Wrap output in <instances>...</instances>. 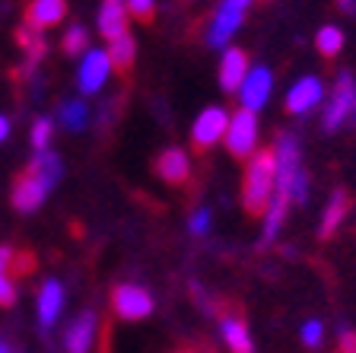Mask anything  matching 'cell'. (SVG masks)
Returning a JSON list of instances; mask_svg holds the SVG:
<instances>
[{
  "label": "cell",
  "instance_id": "cell-1",
  "mask_svg": "<svg viewBox=\"0 0 356 353\" xmlns=\"http://www.w3.org/2000/svg\"><path fill=\"white\" fill-rule=\"evenodd\" d=\"M274 188H277V162H274V150H258L248 159L245 169V182H242V204L248 214H267V207L274 201Z\"/></svg>",
  "mask_w": 356,
  "mask_h": 353
},
{
  "label": "cell",
  "instance_id": "cell-2",
  "mask_svg": "<svg viewBox=\"0 0 356 353\" xmlns=\"http://www.w3.org/2000/svg\"><path fill=\"white\" fill-rule=\"evenodd\" d=\"M353 118H356V80L350 74H341L331 89V102L325 109V127L337 131V127L353 121Z\"/></svg>",
  "mask_w": 356,
  "mask_h": 353
},
{
  "label": "cell",
  "instance_id": "cell-3",
  "mask_svg": "<svg viewBox=\"0 0 356 353\" xmlns=\"http://www.w3.org/2000/svg\"><path fill=\"white\" fill-rule=\"evenodd\" d=\"M111 309L124 322H140L153 312V293L137 283H118L111 290Z\"/></svg>",
  "mask_w": 356,
  "mask_h": 353
},
{
  "label": "cell",
  "instance_id": "cell-4",
  "mask_svg": "<svg viewBox=\"0 0 356 353\" xmlns=\"http://www.w3.org/2000/svg\"><path fill=\"white\" fill-rule=\"evenodd\" d=\"M254 147H258V121L254 111L238 109L236 115H229V131H226V150L238 159H252Z\"/></svg>",
  "mask_w": 356,
  "mask_h": 353
},
{
  "label": "cell",
  "instance_id": "cell-5",
  "mask_svg": "<svg viewBox=\"0 0 356 353\" xmlns=\"http://www.w3.org/2000/svg\"><path fill=\"white\" fill-rule=\"evenodd\" d=\"M245 13H248V0H226L220 3L210 19V29H207V45L213 48H222V45H229V38L236 36V29L242 26Z\"/></svg>",
  "mask_w": 356,
  "mask_h": 353
},
{
  "label": "cell",
  "instance_id": "cell-6",
  "mask_svg": "<svg viewBox=\"0 0 356 353\" xmlns=\"http://www.w3.org/2000/svg\"><path fill=\"white\" fill-rule=\"evenodd\" d=\"M274 162H277V191L289 198V188L302 175V166H299V143L293 134H280L274 143ZM293 204V201H289Z\"/></svg>",
  "mask_w": 356,
  "mask_h": 353
},
{
  "label": "cell",
  "instance_id": "cell-7",
  "mask_svg": "<svg viewBox=\"0 0 356 353\" xmlns=\"http://www.w3.org/2000/svg\"><path fill=\"white\" fill-rule=\"evenodd\" d=\"M226 131H229V115L222 109H216V105L213 109H204L191 127V143L204 153V150L213 147L216 140H226Z\"/></svg>",
  "mask_w": 356,
  "mask_h": 353
},
{
  "label": "cell",
  "instance_id": "cell-8",
  "mask_svg": "<svg viewBox=\"0 0 356 353\" xmlns=\"http://www.w3.org/2000/svg\"><path fill=\"white\" fill-rule=\"evenodd\" d=\"M108 74H111L108 52H99V48L86 52V54H83L80 70H76V83H80V93H83V96H92V93H99V89L105 86V80H108Z\"/></svg>",
  "mask_w": 356,
  "mask_h": 353
},
{
  "label": "cell",
  "instance_id": "cell-9",
  "mask_svg": "<svg viewBox=\"0 0 356 353\" xmlns=\"http://www.w3.org/2000/svg\"><path fill=\"white\" fill-rule=\"evenodd\" d=\"M48 191H51V188H48L35 172L22 169L19 178L13 182V207L19 210V214H32V210H38V207L44 204Z\"/></svg>",
  "mask_w": 356,
  "mask_h": 353
},
{
  "label": "cell",
  "instance_id": "cell-10",
  "mask_svg": "<svg viewBox=\"0 0 356 353\" xmlns=\"http://www.w3.org/2000/svg\"><path fill=\"white\" fill-rule=\"evenodd\" d=\"M270 86H274V77H270L267 67H254V70H248L242 89H238V96H242V109L245 111L264 109L267 96H270Z\"/></svg>",
  "mask_w": 356,
  "mask_h": 353
},
{
  "label": "cell",
  "instance_id": "cell-11",
  "mask_svg": "<svg viewBox=\"0 0 356 353\" xmlns=\"http://www.w3.org/2000/svg\"><path fill=\"white\" fill-rule=\"evenodd\" d=\"M321 99H325V86H321L318 77H302V80L286 93V111L305 115V111H312Z\"/></svg>",
  "mask_w": 356,
  "mask_h": 353
},
{
  "label": "cell",
  "instance_id": "cell-12",
  "mask_svg": "<svg viewBox=\"0 0 356 353\" xmlns=\"http://www.w3.org/2000/svg\"><path fill=\"white\" fill-rule=\"evenodd\" d=\"M26 26L29 29H51V26H58L60 19H67V3L64 0H32L29 7H26Z\"/></svg>",
  "mask_w": 356,
  "mask_h": 353
},
{
  "label": "cell",
  "instance_id": "cell-13",
  "mask_svg": "<svg viewBox=\"0 0 356 353\" xmlns=\"http://www.w3.org/2000/svg\"><path fill=\"white\" fill-rule=\"evenodd\" d=\"M252 64H248V54L242 48H226L220 61V86L222 89H242L245 77H248Z\"/></svg>",
  "mask_w": 356,
  "mask_h": 353
},
{
  "label": "cell",
  "instance_id": "cell-14",
  "mask_svg": "<svg viewBox=\"0 0 356 353\" xmlns=\"http://www.w3.org/2000/svg\"><path fill=\"white\" fill-rule=\"evenodd\" d=\"M60 312H64V287H60V280H44L38 290V324L51 328L60 318Z\"/></svg>",
  "mask_w": 356,
  "mask_h": 353
},
{
  "label": "cell",
  "instance_id": "cell-15",
  "mask_svg": "<svg viewBox=\"0 0 356 353\" xmlns=\"http://www.w3.org/2000/svg\"><path fill=\"white\" fill-rule=\"evenodd\" d=\"M156 172H159V178L169 185H185L188 182V172H191V159H188L185 150H163L159 153V159H156Z\"/></svg>",
  "mask_w": 356,
  "mask_h": 353
},
{
  "label": "cell",
  "instance_id": "cell-16",
  "mask_svg": "<svg viewBox=\"0 0 356 353\" xmlns=\"http://www.w3.org/2000/svg\"><path fill=\"white\" fill-rule=\"evenodd\" d=\"M99 32H102V38H108V42L127 36V3H121V0H105L102 7H99Z\"/></svg>",
  "mask_w": 356,
  "mask_h": 353
},
{
  "label": "cell",
  "instance_id": "cell-17",
  "mask_svg": "<svg viewBox=\"0 0 356 353\" xmlns=\"http://www.w3.org/2000/svg\"><path fill=\"white\" fill-rule=\"evenodd\" d=\"M92 338H96V312H83V315L70 324L64 344L70 353H86L89 347H92Z\"/></svg>",
  "mask_w": 356,
  "mask_h": 353
},
{
  "label": "cell",
  "instance_id": "cell-18",
  "mask_svg": "<svg viewBox=\"0 0 356 353\" xmlns=\"http://www.w3.org/2000/svg\"><path fill=\"white\" fill-rule=\"evenodd\" d=\"M220 328H222V340H226L229 353H254L252 334H248V328H245V322L238 315H222Z\"/></svg>",
  "mask_w": 356,
  "mask_h": 353
},
{
  "label": "cell",
  "instance_id": "cell-19",
  "mask_svg": "<svg viewBox=\"0 0 356 353\" xmlns=\"http://www.w3.org/2000/svg\"><path fill=\"white\" fill-rule=\"evenodd\" d=\"M347 210H350V198H347V191H334V198L327 201V207H325V217H321V229H318L321 239H331V235L337 233V226L343 223Z\"/></svg>",
  "mask_w": 356,
  "mask_h": 353
},
{
  "label": "cell",
  "instance_id": "cell-20",
  "mask_svg": "<svg viewBox=\"0 0 356 353\" xmlns=\"http://www.w3.org/2000/svg\"><path fill=\"white\" fill-rule=\"evenodd\" d=\"M16 42L22 45V52H26V74H32V67L38 64V61L44 58V52H48V42H44V36L38 29H29V26H22L19 32H16Z\"/></svg>",
  "mask_w": 356,
  "mask_h": 353
},
{
  "label": "cell",
  "instance_id": "cell-21",
  "mask_svg": "<svg viewBox=\"0 0 356 353\" xmlns=\"http://www.w3.org/2000/svg\"><path fill=\"white\" fill-rule=\"evenodd\" d=\"M286 210H289V198L277 191L274 201H270V207H267V214H264V229H261V242L264 245H270L277 239L283 220H286Z\"/></svg>",
  "mask_w": 356,
  "mask_h": 353
},
{
  "label": "cell",
  "instance_id": "cell-22",
  "mask_svg": "<svg viewBox=\"0 0 356 353\" xmlns=\"http://www.w3.org/2000/svg\"><path fill=\"white\" fill-rule=\"evenodd\" d=\"M13 249L10 245H0V306L10 309L16 302V283H13Z\"/></svg>",
  "mask_w": 356,
  "mask_h": 353
},
{
  "label": "cell",
  "instance_id": "cell-23",
  "mask_svg": "<svg viewBox=\"0 0 356 353\" xmlns=\"http://www.w3.org/2000/svg\"><path fill=\"white\" fill-rule=\"evenodd\" d=\"M26 169L35 172V175L42 178L48 188H54V185L60 182V169H64V166H60V156L58 153H48V150H44V153H35V159H32Z\"/></svg>",
  "mask_w": 356,
  "mask_h": 353
},
{
  "label": "cell",
  "instance_id": "cell-24",
  "mask_svg": "<svg viewBox=\"0 0 356 353\" xmlns=\"http://www.w3.org/2000/svg\"><path fill=\"white\" fill-rule=\"evenodd\" d=\"M134 54H137V42H134V36L127 32V36L115 38V42L108 45V61L115 70H121V74H127L134 64Z\"/></svg>",
  "mask_w": 356,
  "mask_h": 353
},
{
  "label": "cell",
  "instance_id": "cell-25",
  "mask_svg": "<svg viewBox=\"0 0 356 353\" xmlns=\"http://www.w3.org/2000/svg\"><path fill=\"white\" fill-rule=\"evenodd\" d=\"M86 118H89L86 102H80V99H70V102L60 105L58 121H64L67 131H83V127H86Z\"/></svg>",
  "mask_w": 356,
  "mask_h": 353
},
{
  "label": "cell",
  "instance_id": "cell-26",
  "mask_svg": "<svg viewBox=\"0 0 356 353\" xmlns=\"http://www.w3.org/2000/svg\"><path fill=\"white\" fill-rule=\"evenodd\" d=\"M315 45H318V52L325 54V58H334V54L343 48V32L337 29V26H325V29H318V36H315Z\"/></svg>",
  "mask_w": 356,
  "mask_h": 353
},
{
  "label": "cell",
  "instance_id": "cell-27",
  "mask_svg": "<svg viewBox=\"0 0 356 353\" xmlns=\"http://www.w3.org/2000/svg\"><path fill=\"white\" fill-rule=\"evenodd\" d=\"M60 45H64V52L67 54H80V52H86L89 48V32H86V26H70V29L64 32V38H60Z\"/></svg>",
  "mask_w": 356,
  "mask_h": 353
},
{
  "label": "cell",
  "instance_id": "cell-28",
  "mask_svg": "<svg viewBox=\"0 0 356 353\" xmlns=\"http://www.w3.org/2000/svg\"><path fill=\"white\" fill-rule=\"evenodd\" d=\"M51 131H54L51 118H38L35 125H32L29 140H32V147H35V153H44V147L51 143Z\"/></svg>",
  "mask_w": 356,
  "mask_h": 353
},
{
  "label": "cell",
  "instance_id": "cell-29",
  "mask_svg": "<svg viewBox=\"0 0 356 353\" xmlns=\"http://www.w3.org/2000/svg\"><path fill=\"white\" fill-rule=\"evenodd\" d=\"M321 340H325V324L315 322V318H312V322H305L302 324V344L305 347H318Z\"/></svg>",
  "mask_w": 356,
  "mask_h": 353
},
{
  "label": "cell",
  "instance_id": "cell-30",
  "mask_svg": "<svg viewBox=\"0 0 356 353\" xmlns=\"http://www.w3.org/2000/svg\"><path fill=\"white\" fill-rule=\"evenodd\" d=\"M153 13H156V3H149V0H131L127 3V16H134V19H153Z\"/></svg>",
  "mask_w": 356,
  "mask_h": 353
},
{
  "label": "cell",
  "instance_id": "cell-31",
  "mask_svg": "<svg viewBox=\"0 0 356 353\" xmlns=\"http://www.w3.org/2000/svg\"><path fill=\"white\" fill-rule=\"evenodd\" d=\"M188 229H191V235H204L210 229V210L207 207H200V210H194L191 214V223H188Z\"/></svg>",
  "mask_w": 356,
  "mask_h": 353
},
{
  "label": "cell",
  "instance_id": "cell-32",
  "mask_svg": "<svg viewBox=\"0 0 356 353\" xmlns=\"http://www.w3.org/2000/svg\"><path fill=\"white\" fill-rule=\"evenodd\" d=\"M341 353H356V334L353 331L341 334Z\"/></svg>",
  "mask_w": 356,
  "mask_h": 353
},
{
  "label": "cell",
  "instance_id": "cell-33",
  "mask_svg": "<svg viewBox=\"0 0 356 353\" xmlns=\"http://www.w3.org/2000/svg\"><path fill=\"white\" fill-rule=\"evenodd\" d=\"M7 137H10V118L0 115V143H3Z\"/></svg>",
  "mask_w": 356,
  "mask_h": 353
},
{
  "label": "cell",
  "instance_id": "cell-34",
  "mask_svg": "<svg viewBox=\"0 0 356 353\" xmlns=\"http://www.w3.org/2000/svg\"><path fill=\"white\" fill-rule=\"evenodd\" d=\"M0 353H10V347H7V344H0Z\"/></svg>",
  "mask_w": 356,
  "mask_h": 353
},
{
  "label": "cell",
  "instance_id": "cell-35",
  "mask_svg": "<svg viewBox=\"0 0 356 353\" xmlns=\"http://www.w3.org/2000/svg\"><path fill=\"white\" fill-rule=\"evenodd\" d=\"M178 353H197V350H178Z\"/></svg>",
  "mask_w": 356,
  "mask_h": 353
}]
</instances>
